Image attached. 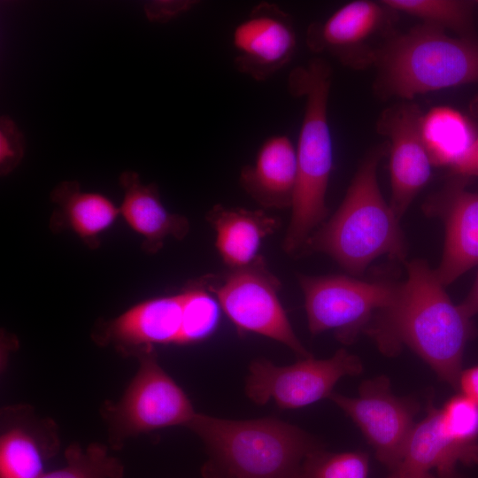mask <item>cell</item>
Returning a JSON list of instances; mask_svg holds the SVG:
<instances>
[{"instance_id":"cell-14","label":"cell","mask_w":478,"mask_h":478,"mask_svg":"<svg viewBox=\"0 0 478 478\" xmlns=\"http://www.w3.org/2000/svg\"><path fill=\"white\" fill-rule=\"evenodd\" d=\"M466 181L453 176L424 205L426 213L438 216L444 224L443 257L434 269L444 287L478 266V193L466 189Z\"/></svg>"},{"instance_id":"cell-10","label":"cell","mask_w":478,"mask_h":478,"mask_svg":"<svg viewBox=\"0 0 478 478\" xmlns=\"http://www.w3.org/2000/svg\"><path fill=\"white\" fill-rule=\"evenodd\" d=\"M328 398L356 423L378 460L396 470L414 427L417 404L393 395L385 376L365 381L356 397L333 392Z\"/></svg>"},{"instance_id":"cell-15","label":"cell","mask_w":478,"mask_h":478,"mask_svg":"<svg viewBox=\"0 0 478 478\" xmlns=\"http://www.w3.org/2000/svg\"><path fill=\"white\" fill-rule=\"evenodd\" d=\"M382 5L367 0L344 4L325 20L309 25L307 47L315 53H328L352 68L372 64L374 50L366 48V42L385 22L386 7Z\"/></svg>"},{"instance_id":"cell-21","label":"cell","mask_w":478,"mask_h":478,"mask_svg":"<svg viewBox=\"0 0 478 478\" xmlns=\"http://www.w3.org/2000/svg\"><path fill=\"white\" fill-rule=\"evenodd\" d=\"M478 464V447L463 445L443 428L439 409L430 402L426 417L414 425L407 440L403 459L394 471H427ZM393 471V472H394Z\"/></svg>"},{"instance_id":"cell-30","label":"cell","mask_w":478,"mask_h":478,"mask_svg":"<svg viewBox=\"0 0 478 478\" xmlns=\"http://www.w3.org/2000/svg\"><path fill=\"white\" fill-rule=\"evenodd\" d=\"M450 168L455 177L478 176V135L468 151Z\"/></svg>"},{"instance_id":"cell-6","label":"cell","mask_w":478,"mask_h":478,"mask_svg":"<svg viewBox=\"0 0 478 478\" xmlns=\"http://www.w3.org/2000/svg\"><path fill=\"white\" fill-rule=\"evenodd\" d=\"M135 357L139 367L124 395L103 409L113 449L142 433L187 426L197 413L182 389L160 366L154 348Z\"/></svg>"},{"instance_id":"cell-24","label":"cell","mask_w":478,"mask_h":478,"mask_svg":"<svg viewBox=\"0 0 478 478\" xmlns=\"http://www.w3.org/2000/svg\"><path fill=\"white\" fill-rule=\"evenodd\" d=\"M183 320L179 344L209 337L219 323V303L207 287L206 279L190 282L182 291Z\"/></svg>"},{"instance_id":"cell-25","label":"cell","mask_w":478,"mask_h":478,"mask_svg":"<svg viewBox=\"0 0 478 478\" xmlns=\"http://www.w3.org/2000/svg\"><path fill=\"white\" fill-rule=\"evenodd\" d=\"M66 465L43 473L38 478H122L124 466L108 452V447L94 443L86 448L73 443L65 451Z\"/></svg>"},{"instance_id":"cell-23","label":"cell","mask_w":478,"mask_h":478,"mask_svg":"<svg viewBox=\"0 0 478 478\" xmlns=\"http://www.w3.org/2000/svg\"><path fill=\"white\" fill-rule=\"evenodd\" d=\"M389 11L400 12L422 20V23L451 29L461 37L471 35L474 4L456 0H384L381 2Z\"/></svg>"},{"instance_id":"cell-4","label":"cell","mask_w":478,"mask_h":478,"mask_svg":"<svg viewBox=\"0 0 478 478\" xmlns=\"http://www.w3.org/2000/svg\"><path fill=\"white\" fill-rule=\"evenodd\" d=\"M332 68L322 58L295 67L288 90L305 98L304 116L296 144L297 184L291 218L283 241L290 254L302 249L328 213L326 195L333 167V143L328 118Z\"/></svg>"},{"instance_id":"cell-2","label":"cell","mask_w":478,"mask_h":478,"mask_svg":"<svg viewBox=\"0 0 478 478\" xmlns=\"http://www.w3.org/2000/svg\"><path fill=\"white\" fill-rule=\"evenodd\" d=\"M388 148L371 150L361 161L335 214L307 239L305 252L329 255L353 275L381 256L405 260L406 244L399 220L379 187L377 168Z\"/></svg>"},{"instance_id":"cell-5","label":"cell","mask_w":478,"mask_h":478,"mask_svg":"<svg viewBox=\"0 0 478 478\" xmlns=\"http://www.w3.org/2000/svg\"><path fill=\"white\" fill-rule=\"evenodd\" d=\"M376 93L404 100L478 82V41L451 37L428 24L389 39L374 50Z\"/></svg>"},{"instance_id":"cell-3","label":"cell","mask_w":478,"mask_h":478,"mask_svg":"<svg viewBox=\"0 0 478 478\" xmlns=\"http://www.w3.org/2000/svg\"><path fill=\"white\" fill-rule=\"evenodd\" d=\"M204 443V478H296L306 456L322 447L276 418L227 420L196 413L186 426Z\"/></svg>"},{"instance_id":"cell-22","label":"cell","mask_w":478,"mask_h":478,"mask_svg":"<svg viewBox=\"0 0 478 478\" xmlns=\"http://www.w3.org/2000/svg\"><path fill=\"white\" fill-rule=\"evenodd\" d=\"M420 134L433 166L451 167L471 148L477 133L461 112L437 106L424 113Z\"/></svg>"},{"instance_id":"cell-16","label":"cell","mask_w":478,"mask_h":478,"mask_svg":"<svg viewBox=\"0 0 478 478\" xmlns=\"http://www.w3.org/2000/svg\"><path fill=\"white\" fill-rule=\"evenodd\" d=\"M0 438V477L38 478L45 462L58 451L55 424L37 418L26 405L3 411Z\"/></svg>"},{"instance_id":"cell-32","label":"cell","mask_w":478,"mask_h":478,"mask_svg":"<svg viewBox=\"0 0 478 478\" xmlns=\"http://www.w3.org/2000/svg\"><path fill=\"white\" fill-rule=\"evenodd\" d=\"M459 305L464 313L471 319L478 314V274L469 293Z\"/></svg>"},{"instance_id":"cell-18","label":"cell","mask_w":478,"mask_h":478,"mask_svg":"<svg viewBox=\"0 0 478 478\" xmlns=\"http://www.w3.org/2000/svg\"><path fill=\"white\" fill-rule=\"evenodd\" d=\"M119 181L123 190L120 216L143 238L145 253L159 251L168 237L181 240L188 235L189 220L166 210L154 183L143 184L134 171L122 173Z\"/></svg>"},{"instance_id":"cell-7","label":"cell","mask_w":478,"mask_h":478,"mask_svg":"<svg viewBox=\"0 0 478 478\" xmlns=\"http://www.w3.org/2000/svg\"><path fill=\"white\" fill-rule=\"evenodd\" d=\"M308 328L312 335L334 330L351 343L374 314L394 300L399 283L388 279L362 281L348 275H298Z\"/></svg>"},{"instance_id":"cell-8","label":"cell","mask_w":478,"mask_h":478,"mask_svg":"<svg viewBox=\"0 0 478 478\" xmlns=\"http://www.w3.org/2000/svg\"><path fill=\"white\" fill-rule=\"evenodd\" d=\"M220 306L239 332L255 333L289 347L302 358L312 357L296 335L278 297L279 280L258 256L248 266L231 269L218 286L209 283Z\"/></svg>"},{"instance_id":"cell-28","label":"cell","mask_w":478,"mask_h":478,"mask_svg":"<svg viewBox=\"0 0 478 478\" xmlns=\"http://www.w3.org/2000/svg\"><path fill=\"white\" fill-rule=\"evenodd\" d=\"M25 138L16 123L7 116L0 120V173L5 176L21 162Z\"/></svg>"},{"instance_id":"cell-12","label":"cell","mask_w":478,"mask_h":478,"mask_svg":"<svg viewBox=\"0 0 478 478\" xmlns=\"http://www.w3.org/2000/svg\"><path fill=\"white\" fill-rule=\"evenodd\" d=\"M422 115L417 104L403 102L386 109L377 123L378 131L389 138V205L398 220L432 174L433 164L420 134Z\"/></svg>"},{"instance_id":"cell-31","label":"cell","mask_w":478,"mask_h":478,"mask_svg":"<svg viewBox=\"0 0 478 478\" xmlns=\"http://www.w3.org/2000/svg\"><path fill=\"white\" fill-rule=\"evenodd\" d=\"M458 389L460 394L478 405V366L462 370Z\"/></svg>"},{"instance_id":"cell-1","label":"cell","mask_w":478,"mask_h":478,"mask_svg":"<svg viewBox=\"0 0 478 478\" xmlns=\"http://www.w3.org/2000/svg\"><path fill=\"white\" fill-rule=\"evenodd\" d=\"M406 269L407 279L399 283L394 300L374 314L363 332L388 356L409 347L458 389L464 351L477 329L426 260L407 262Z\"/></svg>"},{"instance_id":"cell-13","label":"cell","mask_w":478,"mask_h":478,"mask_svg":"<svg viewBox=\"0 0 478 478\" xmlns=\"http://www.w3.org/2000/svg\"><path fill=\"white\" fill-rule=\"evenodd\" d=\"M183 320V295L142 301L109 320L96 323L93 340L136 356L156 344H179Z\"/></svg>"},{"instance_id":"cell-9","label":"cell","mask_w":478,"mask_h":478,"mask_svg":"<svg viewBox=\"0 0 478 478\" xmlns=\"http://www.w3.org/2000/svg\"><path fill=\"white\" fill-rule=\"evenodd\" d=\"M362 370L360 359L344 349L329 358L309 357L289 366L258 358L249 366L245 392L258 405L274 400L281 409H297L329 397L341 378Z\"/></svg>"},{"instance_id":"cell-17","label":"cell","mask_w":478,"mask_h":478,"mask_svg":"<svg viewBox=\"0 0 478 478\" xmlns=\"http://www.w3.org/2000/svg\"><path fill=\"white\" fill-rule=\"evenodd\" d=\"M296 144L286 135L264 140L252 164L244 166L239 182L244 191L265 208H291L297 184Z\"/></svg>"},{"instance_id":"cell-20","label":"cell","mask_w":478,"mask_h":478,"mask_svg":"<svg viewBox=\"0 0 478 478\" xmlns=\"http://www.w3.org/2000/svg\"><path fill=\"white\" fill-rule=\"evenodd\" d=\"M207 220L216 234L217 251L230 269L243 267L255 260L262 240L279 226L275 218L262 210L227 208L221 204L208 212Z\"/></svg>"},{"instance_id":"cell-33","label":"cell","mask_w":478,"mask_h":478,"mask_svg":"<svg viewBox=\"0 0 478 478\" xmlns=\"http://www.w3.org/2000/svg\"><path fill=\"white\" fill-rule=\"evenodd\" d=\"M389 478H439L427 471H394Z\"/></svg>"},{"instance_id":"cell-19","label":"cell","mask_w":478,"mask_h":478,"mask_svg":"<svg viewBox=\"0 0 478 478\" xmlns=\"http://www.w3.org/2000/svg\"><path fill=\"white\" fill-rule=\"evenodd\" d=\"M56 204L50 218L53 231H73L87 246L96 249L100 236L120 216V207L107 197L81 189L76 181L59 182L51 191Z\"/></svg>"},{"instance_id":"cell-26","label":"cell","mask_w":478,"mask_h":478,"mask_svg":"<svg viewBox=\"0 0 478 478\" xmlns=\"http://www.w3.org/2000/svg\"><path fill=\"white\" fill-rule=\"evenodd\" d=\"M368 457L361 451L328 452L322 447L304 459L296 478H367Z\"/></svg>"},{"instance_id":"cell-11","label":"cell","mask_w":478,"mask_h":478,"mask_svg":"<svg viewBox=\"0 0 478 478\" xmlns=\"http://www.w3.org/2000/svg\"><path fill=\"white\" fill-rule=\"evenodd\" d=\"M234 66L241 73L264 81L289 65L297 48L292 17L269 2L256 4L232 33Z\"/></svg>"},{"instance_id":"cell-29","label":"cell","mask_w":478,"mask_h":478,"mask_svg":"<svg viewBox=\"0 0 478 478\" xmlns=\"http://www.w3.org/2000/svg\"><path fill=\"white\" fill-rule=\"evenodd\" d=\"M197 4L192 0H157L144 4L146 17L154 22L166 23L189 12Z\"/></svg>"},{"instance_id":"cell-34","label":"cell","mask_w":478,"mask_h":478,"mask_svg":"<svg viewBox=\"0 0 478 478\" xmlns=\"http://www.w3.org/2000/svg\"><path fill=\"white\" fill-rule=\"evenodd\" d=\"M437 476L439 478H465L457 472L456 467L437 470Z\"/></svg>"},{"instance_id":"cell-27","label":"cell","mask_w":478,"mask_h":478,"mask_svg":"<svg viewBox=\"0 0 478 478\" xmlns=\"http://www.w3.org/2000/svg\"><path fill=\"white\" fill-rule=\"evenodd\" d=\"M440 420L446 432L458 443L478 446V405L459 394L439 409Z\"/></svg>"}]
</instances>
